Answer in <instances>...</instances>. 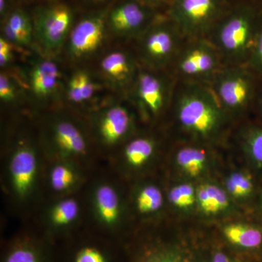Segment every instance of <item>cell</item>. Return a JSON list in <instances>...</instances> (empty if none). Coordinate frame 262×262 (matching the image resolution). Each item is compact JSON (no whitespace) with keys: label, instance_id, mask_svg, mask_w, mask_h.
<instances>
[{"label":"cell","instance_id":"6da1fadb","mask_svg":"<svg viewBox=\"0 0 262 262\" xmlns=\"http://www.w3.org/2000/svg\"><path fill=\"white\" fill-rule=\"evenodd\" d=\"M174 99L177 120L184 130L209 138L220 130L227 113L209 85L185 82Z\"/></svg>","mask_w":262,"mask_h":262},{"label":"cell","instance_id":"7a4b0ae2","mask_svg":"<svg viewBox=\"0 0 262 262\" xmlns=\"http://www.w3.org/2000/svg\"><path fill=\"white\" fill-rule=\"evenodd\" d=\"M41 140L55 160L77 164L91 153V141L83 126L59 108L53 110L42 120Z\"/></svg>","mask_w":262,"mask_h":262},{"label":"cell","instance_id":"3957f363","mask_svg":"<svg viewBox=\"0 0 262 262\" xmlns=\"http://www.w3.org/2000/svg\"><path fill=\"white\" fill-rule=\"evenodd\" d=\"M213 30L211 42L222 58L231 62V65L247 61L257 32L251 10H234L215 24Z\"/></svg>","mask_w":262,"mask_h":262},{"label":"cell","instance_id":"277c9868","mask_svg":"<svg viewBox=\"0 0 262 262\" xmlns=\"http://www.w3.org/2000/svg\"><path fill=\"white\" fill-rule=\"evenodd\" d=\"M65 81L56 57L39 53L25 79L27 97L39 108H58L65 101Z\"/></svg>","mask_w":262,"mask_h":262},{"label":"cell","instance_id":"5b68a950","mask_svg":"<svg viewBox=\"0 0 262 262\" xmlns=\"http://www.w3.org/2000/svg\"><path fill=\"white\" fill-rule=\"evenodd\" d=\"M182 35L170 18L155 20L137 39L141 67L163 71L178 54Z\"/></svg>","mask_w":262,"mask_h":262},{"label":"cell","instance_id":"8992f818","mask_svg":"<svg viewBox=\"0 0 262 262\" xmlns=\"http://www.w3.org/2000/svg\"><path fill=\"white\" fill-rule=\"evenodd\" d=\"M34 46L45 56L56 57L64 49L73 27L74 15L63 4L37 8L32 15Z\"/></svg>","mask_w":262,"mask_h":262},{"label":"cell","instance_id":"52a82bcc","mask_svg":"<svg viewBox=\"0 0 262 262\" xmlns=\"http://www.w3.org/2000/svg\"><path fill=\"white\" fill-rule=\"evenodd\" d=\"M8 158V189L15 201L26 203L37 187L39 160L37 146L29 137L20 136L12 146Z\"/></svg>","mask_w":262,"mask_h":262},{"label":"cell","instance_id":"ba28073f","mask_svg":"<svg viewBox=\"0 0 262 262\" xmlns=\"http://www.w3.org/2000/svg\"><path fill=\"white\" fill-rule=\"evenodd\" d=\"M180 48L176 57V72L185 82L206 84L222 70V56L211 41L194 38Z\"/></svg>","mask_w":262,"mask_h":262},{"label":"cell","instance_id":"9c48e42d","mask_svg":"<svg viewBox=\"0 0 262 262\" xmlns=\"http://www.w3.org/2000/svg\"><path fill=\"white\" fill-rule=\"evenodd\" d=\"M108 11L91 13L74 24L64 49L67 58L75 63L88 61L102 50L107 39Z\"/></svg>","mask_w":262,"mask_h":262},{"label":"cell","instance_id":"30bf717a","mask_svg":"<svg viewBox=\"0 0 262 262\" xmlns=\"http://www.w3.org/2000/svg\"><path fill=\"white\" fill-rule=\"evenodd\" d=\"M91 111V125L95 138L104 147L120 145L127 140L134 130V115L123 103L106 101Z\"/></svg>","mask_w":262,"mask_h":262},{"label":"cell","instance_id":"8fae6325","mask_svg":"<svg viewBox=\"0 0 262 262\" xmlns=\"http://www.w3.org/2000/svg\"><path fill=\"white\" fill-rule=\"evenodd\" d=\"M222 10V0H173L169 18L182 35L200 38L213 29Z\"/></svg>","mask_w":262,"mask_h":262},{"label":"cell","instance_id":"7c38bea8","mask_svg":"<svg viewBox=\"0 0 262 262\" xmlns=\"http://www.w3.org/2000/svg\"><path fill=\"white\" fill-rule=\"evenodd\" d=\"M210 87L226 113H241L249 106L254 94L252 76L241 65L222 68Z\"/></svg>","mask_w":262,"mask_h":262},{"label":"cell","instance_id":"4fadbf2b","mask_svg":"<svg viewBox=\"0 0 262 262\" xmlns=\"http://www.w3.org/2000/svg\"><path fill=\"white\" fill-rule=\"evenodd\" d=\"M128 96L141 113L148 118H155L163 113L172 99L171 84L163 71L141 66Z\"/></svg>","mask_w":262,"mask_h":262},{"label":"cell","instance_id":"5bb4252c","mask_svg":"<svg viewBox=\"0 0 262 262\" xmlns=\"http://www.w3.org/2000/svg\"><path fill=\"white\" fill-rule=\"evenodd\" d=\"M122 252L118 241L102 234L72 235L65 239L57 255L58 262H123Z\"/></svg>","mask_w":262,"mask_h":262},{"label":"cell","instance_id":"9a60e30c","mask_svg":"<svg viewBox=\"0 0 262 262\" xmlns=\"http://www.w3.org/2000/svg\"><path fill=\"white\" fill-rule=\"evenodd\" d=\"M141 65L130 52L115 48L100 57L96 73L106 89L119 95L130 94Z\"/></svg>","mask_w":262,"mask_h":262},{"label":"cell","instance_id":"2e32d148","mask_svg":"<svg viewBox=\"0 0 262 262\" xmlns=\"http://www.w3.org/2000/svg\"><path fill=\"white\" fill-rule=\"evenodd\" d=\"M151 8L141 0H127L108 11V32L122 39L140 37L154 21Z\"/></svg>","mask_w":262,"mask_h":262},{"label":"cell","instance_id":"e0dca14e","mask_svg":"<svg viewBox=\"0 0 262 262\" xmlns=\"http://www.w3.org/2000/svg\"><path fill=\"white\" fill-rule=\"evenodd\" d=\"M91 203L95 218L102 230L101 234L117 241L122 218V203L116 187L110 183H99L94 188Z\"/></svg>","mask_w":262,"mask_h":262},{"label":"cell","instance_id":"ac0fdd59","mask_svg":"<svg viewBox=\"0 0 262 262\" xmlns=\"http://www.w3.org/2000/svg\"><path fill=\"white\" fill-rule=\"evenodd\" d=\"M198 250L181 242L152 239L130 251L127 262H207Z\"/></svg>","mask_w":262,"mask_h":262},{"label":"cell","instance_id":"d6986e66","mask_svg":"<svg viewBox=\"0 0 262 262\" xmlns=\"http://www.w3.org/2000/svg\"><path fill=\"white\" fill-rule=\"evenodd\" d=\"M1 262H58L56 245L47 237L21 235L6 244Z\"/></svg>","mask_w":262,"mask_h":262},{"label":"cell","instance_id":"ffe728a7","mask_svg":"<svg viewBox=\"0 0 262 262\" xmlns=\"http://www.w3.org/2000/svg\"><path fill=\"white\" fill-rule=\"evenodd\" d=\"M103 88L106 86L97 73L84 67H77L66 78L65 101L77 107H91L96 103Z\"/></svg>","mask_w":262,"mask_h":262},{"label":"cell","instance_id":"44dd1931","mask_svg":"<svg viewBox=\"0 0 262 262\" xmlns=\"http://www.w3.org/2000/svg\"><path fill=\"white\" fill-rule=\"evenodd\" d=\"M222 237L232 251L257 262L262 256V225L235 223L222 228Z\"/></svg>","mask_w":262,"mask_h":262},{"label":"cell","instance_id":"7402d4cb","mask_svg":"<svg viewBox=\"0 0 262 262\" xmlns=\"http://www.w3.org/2000/svg\"><path fill=\"white\" fill-rule=\"evenodd\" d=\"M80 202L74 196H65L55 202L47 213L48 238L56 242V236L70 237L69 232L80 218Z\"/></svg>","mask_w":262,"mask_h":262},{"label":"cell","instance_id":"603a6c76","mask_svg":"<svg viewBox=\"0 0 262 262\" xmlns=\"http://www.w3.org/2000/svg\"><path fill=\"white\" fill-rule=\"evenodd\" d=\"M3 32L2 36L16 47H34L32 18L23 10H14L5 17Z\"/></svg>","mask_w":262,"mask_h":262},{"label":"cell","instance_id":"cb8c5ba5","mask_svg":"<svg viewBox=\"0 0 262 262\" xmlns=\"http://www.w3.org/2000/svg\"><path fill=\"white\" fill-rule=\"evenodd\" d=\"M81 173L77 163L64 160H55L49 168L48 182L52 191L65 195L78 187Z\"/></svg>","mask_w":262,"mask_h":262},{"label":"cell","instance_id":"d4e9b609","mask_svg":"<svg viewBox=\"0 0 262 262\" xmlns=\"http://www.w3.org/2000/svg\"><path fill=\"white\" fill-rule=\"evenodd\" d=\"M156 141L151 137L139 136L127 141L122 150V160L131 168H140L155 155Z\"/></svg>","mask_w":262,"mask_h":262},{"label":"cell","instance_id":"484cf974","mask_svg":"<svg viewBox=\"0 0 262 262\" xmlns=\"http://www.w3.org/2000/svg\"><path fill=\"white\" fill-rule=\"evenodd\" d=\"M196 203L206 214H216L229 207L228 196L225 191L213 184H202L196 189Z\"/></svg>","mask_w":262,"mask_h":262},{"label":"cell","instance_id":"4316f807","mask_svg":"<svg viewBox=\"0 0 262 262\" xmlns=\"http://www.w3.org/2000/svg\"><path fill=\"white\" fill-rule=\"evenodd\" d=\"M176 161L189 177H196L204 170L207 155L201 148L186 146L177 151Z\"/></svg>","mask_w":262,"mask_h":262},{"label":"cell","instance_id":"83f0119b","mask_svg":"<svg viewBox=\"0 0 262 262\" xmlns=\"http://www.w3.org/2000/svg\"><path fill=\"white\" fill-rule=\"evenodd\" d=\"M163 205L161 190L155 185L144 186L136 192L135 206L141 214L149 215L160 211Z\"/></svg>","mask_w":262,"mask_h":262},{"label":"cell","instance_id":"f1b7e54d","mask_svg":"<svg viewBox=\"0 0 262 262\" xmlns=\"http://www.w3.org/2000/svg\"><path fill=\"white\" fill-rule=\"evenodd\" d=\"M23 95H27L26 86L15 75L2 70L0 73V101L5 105L15 104Z\"/></svg>","mask_w":262,"mask_h":262},{"label":"cell","instance_id":"f546056e","mask_svg":"<svg viewBox=\"0 0 262 262\" xmlns=\"http://www.w3.org/2000/svg\"><path fill=\"white\" fill-rule=\"evenodd\" d=\"M227 188L228 192L234 198L244 199L253 195L256 185L249 173L237 172L231 174L227 179Z\"/></svg>","mask_w":262,"mask_h":262},{"label":"cell","instance_id":"4dcf8cb0","mask_svg":"<svg viewBox=\"0 0 262 262\" xmlns=\"http://www.w3.org/2000/svg\"><path fill=\"white\" fill-rule=\"evenodd\" d=\"M244 147L253 165L262 170V127H249L245 133Z\"/></svg>","mask_w":262,"mask_h":262},{"label":"cell","instance_id":"1f68e13d","mask_svg":"<svg viewBox=\"0 0 262 262\" xmlns=\"http://www.w3.org/2000/svg\"><path fill=\"white\" fill-rule=\"evenodd\" d=\"M169 201L179 208H189L196 201V192L191 184H183L170 189Z\"/></svg>","mask_w":262,"mask_h":262},{"label":"cell","instance_id":"d6a6232c","mask_svg":"<svg viewBox=\"0 0 262 262\" xmlns=\"http://www.w3.org/2000/svg\"><path fill=\"white\" fill-rule=\"evenodd\" d=\"M209 252V254H207V262H256L232 249L220 246L211 248Z\"/></svg>","mask_w":262,"mask_h":262},{"label":"cell","instance_id":"836d02e7","mask_svg":"<svg viewBox=\"0 0 262 262\" xmlns=\"http://www.w3.org/2000/svg\"><path fill=\"white\" fill-rule=\"evenodd\" d=\"M247 61L251 70L262 75V27L257 29Z\"/></svg>","mask_w":262,"mask_h":262},{"label":"cell","instance_id":"e575fe53","mask_svg":"<svg viewBox=\"0 0 262 262\" xmlns=\"http://www.w3.org/2000/svg\"><path fill=\"white\" fill-rule=\"evenodd\" d=\"M14 45L1 35L0 37V67L5 70L11 63L14 57Z\"/></svg>","mask_w":262,"mask_h":262},{"label":"cell","instance_id":"d590c367","mask_svg":"<svg viewBox=\"0 0 262 262\" xmlns=\"http://www.w3.org/2000/svg\"><path fill=\"white\" fill-rule=\"evenodd\" d=\"M141 1L152 9V8H160L166 5L170 7L173 0H141Z\"/></svg>","mask_w":262,"mask_h":262},{"label":"cell","instance_id":"8d00e7d4","mask_svg":"<svg viewBox=\"0 0 262 262\" xmlns=\"http://www.w3.org/2000/svg\"><path fill=\"white\" fill-rule=\"evenodd\" d=\"M7 0H0V15L2 17L7 15Z\"/></svg>","mask_w":262,"mask_h":262},{"label":"cell","instance_id":"74e56055","mask_svg":"<svg viewBox=\"0 0 262 262\" xmlns=\"http://www.w3.org/2000/svg\"><path fill=\"white\" fill-rule=\"evenodd\" d=\"M258 106H259V110L262 114V94L260 96L259 100H258Z\"/></svg>","mask_w":262,"mask_h":262},{"label":"cell","instance_id":"f35d334b","mask_svg":"<svg viewBox=\"0 0 262 262\" xmlns=\"http://www.w3.org/2000/svg\"><path fill=\"white\" fill-rule=\"evenodd\" d=\"M258 208H259L260 211H261L262 214V194L260 196L259 205H258Z\"/></svg>","mask_w":262,"mask_h":262},{"label":"cell","instance_id":"ab89813d","mask_svg":"<svg viewBox=\"0 0 262 262\" xmlns=\"http://www.w3.org/2000/svg\"><path fill=\"white\" fill-rule=\"evenodd\" d=\"M89 2H92V3H102V2L107 1V0H88Z\"/></svg>","mask_w":262,"mask_h":262},{"label":"cell","instance_id":"60d3db41","mask_svg":"<svg viewBox=\"0 0 262 262\" xmlns=\"http://www.w3.org/2000/svg\"><path fill=\"white\" fill-rule=\"evenodd\" d=\"M257 262H262V256H261V257L259 258V259H258V261Z\"/></svg>","mask_w":262,"mask_h":262}]
</instances>
